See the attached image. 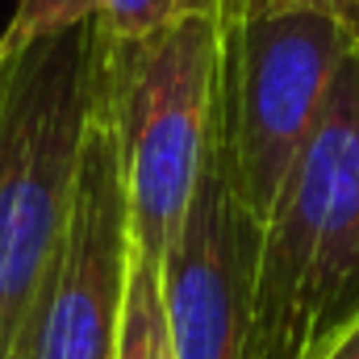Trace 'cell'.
Here are the masks:
<instances>
[{"mask_svg": "<svg viewBox=\"0 0 359 359\" xmlns=\"http://www.w3.org/2000/svg\"><path fill=\"white\" fill-rule=\"evenodd\" d=\"M359 305V50L259 226L251 359H313Z\"/></svg>", "mask_w": 359, "mask_h": 359, "instance_id": "obj_2", "label": "cell"}, {"mask_svg": "<svg viewBox=\"0 0 359 359\" xmlns=\"http://www.w3.org/2000/svg\"><path fill=\"white\" fill-rule=\"evenodd\" d=\"M355 50L322 13H238L230 0L217 126L234 188L259 226Z\"/></svg>", "mask_w": 359, "mask_h": 359, "instance_id": "obj_4", "label": "cell"}, {"mask_svg": "<svg viewBox=\"0 0 359 359\" xmlns=\"http://www.w3.org/2000/svg\"><path fill=\"white\" fill-rule=\"evenodd\" d=\"M100 88L96 21L0 50V359L63 238Z\"/></svg>", "mask_w": 359, "mask_h": 359, "instance_id": "obj_1", "label": "cell"}, {"mask_svg": "<svg viewBox=\"0 0 359 359\" xmlns=\"http://www.w3.org/2000/svg\"><path fill=\"white\" fill-rule=\"evenodd\" d=\"M100 4L104 0H17V8L0 34V50H17L25 42H38V38L63 34L72 25L96 21Z\"/></svg>", "mask_w": 359, "mask_h": 359, "instance_id": "obj_8", "label": "cell"}, {"mask_svg": "<svg viewBox=\"0 0 359 359\" xmlns=\"http://www.w3.org/2000/svg\"><path fill=\"white\" fill-rule=\"evenodd\" d=\"M255 259L259 222L234 188L222 126H213L201 180L159 264L163 318L176 359H251Z\"/></svg>", "mask_w": 359, "mask_h": 359, "instance_id": "obj_6", "label": "cell"}, {"mask_svg": "<svg viewBox=\"0 0 359 359\" xmlns=\"http://www.w3.org/2000/svg\"><path fill=\"white\" fill-rule=\"evenodd\" d=\"M234 8L238 13H288V8L322 13L359 46V0H234Z\"/></svg>", "mask_w": 359, "mask_h": 359, "instance_id": "obj_10", "label": "cell"}, {"mask_svg": "<svg viewBox=\"0 0 359 359\" xmlns=\"http://www.w3.org/2000/svg\"><path fill=\"white\" fill-rule=\"evenodd\" d=\"M313 359H359V305H355V313L322 343V351Z\"/></svg>", "mask_w": 359, "mask_h": 359, "instance_id": "obj_11", "label": "cell"}, {"mask_svg": "<svg viewBox=\"0 0 359 359\" xmlns=\"http://www.w3.org/2000/svg\"><path fill=\"white\" fill-rule=\"evenodd\" d=\"M113 359H176L163 318V288H159V264L142 259L134 251L121 326H117V351Z\"/></svg>", "mask_w": 359, "mask_h": 359, "instance_id": "obj_7", "label": "cell"}, {"mask_svg": "<svg viewBox=\"0 0 359 359\" xmlns=\"http://www.w3.org/2000/svg\"><path fill=\"white\" fill-rule=\"evenodd\" d=\"M226 8L230 0L188 8L130 42L100 38V100L117 142L130 234L151 264H163L213 142Z\"/></svg>", "mask_w": 359, "mask_h": 359, "instance_id": "obj_3", "label": "cell"}, {"mask_svg": "<svg viewBox=\"0 0 359 359\" xmlns=\"http://www.w3.org/2000/svg\"><path fill=\"white\" fill-rule=\"evenodd\" d=\"M201 4H217V0H104L96 13V29L104 42H130Z\"/></svg>", "mask_w": 359, "mask_h": 359, "instance_id": "obj_9", "label": "cell"}, {"mask_svg": "<svg viewBox=\"0 0 359 359\" xmlns=\"http://www.w3.org/2000/svg\"><path fill=\"white\" fill-rule=\"evenodd\" d=\"M130 264V201L121 184L113 126L96 88L72 213L8 359H113Z\"/></svg>", "mask_w": 359, "mask_h": 359, "instance_id": "obj_5", "label": "cell"}]
</instances>
